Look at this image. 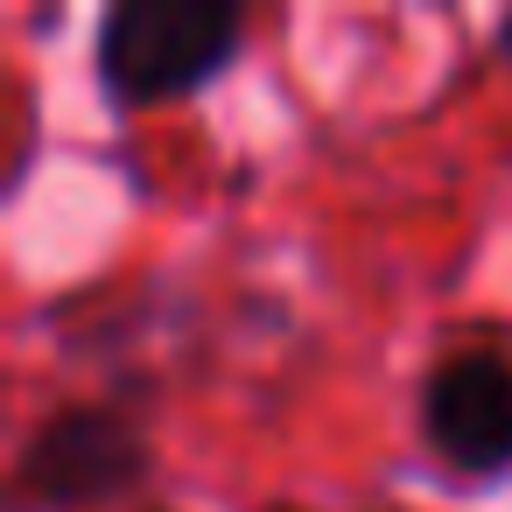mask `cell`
Returning a JSON list of instances; mask_svg holds the SVG:
<instances>
[{"mask_svg":"<svg viewBox=\"0 0 512 512\" xmlns=\"http://www.w3.org/2000/svg\"><path fill=\"white\" fill-rule=\"evenodd\" d=\"M491 50H498V64H512V8L491 22Z\"/></svg>","mask_w":512,"mask_h":512,"instance_id":"obj_4","label":"cell"},{"mask_svg":"<svg viewBox=\"0 0 512 512\" xmlns=\"http://www.w3.org/2000/svg\"><path fill=\"white\" fill-rule=\"evenodd\" d=\"M148 477H155L148 428L120 400H71L22 435L8 498L15 512H92L141 491Z\"/></svg>","mask_w":512,"mask_h":512,"instance_id":"obj_2","label":"cell"},{"mask_svg":"<svg viewBox=\"0 0 512 512\" xmlns=\"http://www.w3.org/2000/svg\"><path fill=\"white\" fill-rule=\"evenodd\" d=\"M414 428L449 477L463 484L512 477V351L498 344L442 351L414 386Z\"/></svg>","mask_w":512,"mask_h":512,"instance_id":"obj_3","label":"cell"},{"mask_svg":"<svg viewBox=\"0 0 512 512\" xmlns=\"http://www.w3.org/2000/svg\"><path fill=\"white\" fill-rule=\"evenodd\" d=\"M246 29L239 0H113L92 22V85L120 120L197 99L246 57Z\"/></svg>","mask_w":512,"mask_h":512,"instance_id":"obj_1","label":"cell"}]
</instances>
